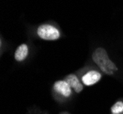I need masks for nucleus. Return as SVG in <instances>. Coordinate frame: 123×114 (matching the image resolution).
<instances>
[{
    "label": "nucleus",
    "instance_id": "f257e3e1",
    "mask_svg": "<svg viewBox=\"0 0 123 114\" xmlns=\"http://www.w3.org/2000/svg\"><path fill=\"white\" fill-rule=\"evenodd\" d=\"M92 58L105 74L113 75L116 71H118V67L109 58L108 52L104 47H98L93 53Z\"/></svg>",
    "mask_w": 123,
    "mask_h": 114
},
{
    "label": "nucleus",
    "instance_id": "f03ea898",
    "mask_svg": "<svg viewBox=\"0 0 123 114\" xmlns=\"http://www.w3.org/2000/svg\"><path fill=\"white\" fill-rule=\"evenodd\" d=\"M37 34L44 40H57L60 37V31L58 28L49 24L41 25L37 29Z\"/></svg>",
    "mask_w": 123,
    "mask_h": 114
},
{
    "label": "nucleus",
    "instance_id": "7ed1b4c3",
    "mask_svg": "<svg viewBox=\"0 0 123 114\" xmlns=\"http://www.w3.org/2000/svg\"><path fill=\"white\" fill-rule=\"evenodd\" d=\"M102 78L101 73L97 70H89L82 77V82L86 86H92L98 83Z\"/></svg>",
    "mask_w": 123,
    "mask_h": 114
},
{
    "label": "nucleus",
    "instance_id": "20e7f679",
    "mask_svg": "<svg viewBox=\"0 0 123 114\" xmlns=\"http://www.w3.org/2000/svg\"><path fill=\"white\" fill-rule=\"evenodd\" d=\"M54 90L62 95L63 97H70L72 94V88L69 86V84L63 80H58L53 85Z\"/></svg>",
    "mask_w": 123,
    "mask_h": 114
},
{
    "label": "nucleus",
    "instance_id": "39448f33",
    "mask_svg": "<svg viewBox=\"0 0 123 114\" xmlns=\"http://www.w3.org/2000/svg\"><path fill=\"white\" fill-rule=\"evenodd\" d=\"M64 80L69 84V86L71 88L74 89V91L76 93L81 92L83 90V88H84L82 82L80 81V79L78 78V77H77L76 75H74V74H69V75H67L66 77L64 78Z\"/></svg>",
    "mask_w": 123,
    "mask_h": 114
},
{
    "label": "nucleus",
    "instance_id": "423d86ee",
    "mask_svg": "<svg viewBox=\"0 0 123 114\" xmlns=\"http://www.w3.org/2000/svg\"><path fill=\"white\" fill-rule=\"evenodd\" d=\"M28 55H29V47L26 44H21L20 46H18L17 48L14 57L17 61L20 62V61H23L26 57H28Z\"/></svg>",
    "mask_w": 123,
    "mask_h": 114
},
{
    "label": "nucleus",
    "instance_id": "0eeeda50",
    "mask_svg": "<svg viewBox=\"0 0 123 114\" xmlns=\"http://www.w3.org/2000/svg\"><path fill=\"white\" fill-rule=\"evenodd\" d=\"M111 112L113 114H120L123 112V101H117L111 107Z\"/></svg>",
    "mask_w": 123,
    "mask_h": 114
}]
</instances>
